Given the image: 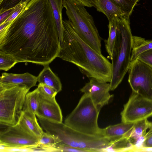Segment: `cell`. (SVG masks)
Instances as JSON below:
<instances>
[{
    "label": "cell",
    "mask_w": 152,
    "mask_h": 152,
    "mask_svg": "<svg viewBox=\"0 0 152 152\" xmlns=\"http://www.w3.org/2000/svg\"><path fill=\"white\" fill-rule=\"evenodd\" d=\"M61 49L49 0H30L21 13L0 32V53L18 63L49 65Z\"/></svg>",
    "instance_id": "6da1fadb"
},
{
    "label": "cell",
    "mask_w": 152,
    "mask_h": 152,
    "mask_svg": "<svg viewBox=\"0 0 152 152\" xmlns=\"http://www.w3.org/2000/svg\"><path fill=\"white\" fill-rule=\"evenodd\" d=\"M63 23V43L58 57L76 65L88 77L110 82L112 63L80 37L69 20Z\"/></svg>",
    "instance_id": "7a4b0ae2"
},
{
    "label": "cell",
    "mask_w": 152,
    "mask_h": 152,
    "mask_svg": "<svg viewBox=\"0 0 152 152\" xmlns=\"http://www.w3.org/2000/svg\"><path fill=\"white\" fill-rule=\"evenodd\" d=\"M41 126L46 132L55 136L59 141L58 145L66 146L85 152L105 151L112 145L107 138L85 134L71 128L62 122L51 121L38 118Z\"/></svg>",
    "instance_id": "3957f363"
},
{
    "label": "cell",
    "mask_w": 152,
    "mask_h": 152,
    "mask_svg": "<svg viewBox=\"0 0 152 152\" xmlns=\"http://www.w3.org/2000/svg\"><path fill=\"white\" fill-rule=\"evenodd\" d=\"M117 20V32L111 58L112 74L110 82V91L114 90L121 83L131 61L133 36L129 20L123 18Z\"/></svg>",
    "instance_id": "277c9868"
},
{
    "label": "cell",
    "mask_w": 152,
    "mask_h": 152,
    "mask_svg": "<svg viewBox=\"0 0 152 152\" xmlns=\"http://www.w3.org/2000/svg\"><path fill=\"white\" fill-rule=\"evenodd\" d=\"M68 20L80 37L98 53L102 54L101 38L92 16L85 6L76 0H63Z\"/></svg>",
    "instance_id": "5b68a950"
},
{
    "label": "cell",
    "mask_w": 152,
    "mask_h": 152,
    "mask_svg": "<svg viewBox=\"0 0 152 152\" xmlns=\"http://www.w3.org/2000/svg\"><path fill=\"white\" fill-rule=\"evenodd\" d=\"M100 111L90 96L84 94L75 108L65 119L64 124L83 133L102 137V129L98 124Z\"/></svg>",
    "instance_id": "8992f818"
},
{
    "label": "cell",
    "mask_w": 152,
    "mask_h": 152,
    "mask_svg": "<svg viewBox=\"0 0 152 152\" xmlns=\"http://www.w3.org/2000/svg\"><path fill=\"white\" fill-rule=\"evenodd\" d=\"M30 88L25 85L0 88V124L6 126L17 124Z\"/></svg>",
    "instance_id": "52a82bcc"
},
{
    "label": "cell",
    "mask_w": 152,
    "mask_h": 152,
    "mask_svg": "<svg viewBox=\"0 0 152 152\" xmlns=\"http://www.w3.org/2000/svg\"><path fill=\"white\" fill-rule=\"evenodd\" d=\"M128 70L132 91L152 100V67L137 58L131 61Z\"/></svg>",
    "instance_id": "ba28073f"
},
{
    "label": "cell",
    "mask_w": 152,
    "mask_h": 152,
    "mask_svg": "<svg viewBox=\"0 0 152 152\" xmlns=\"http://www.w3.org/2000/svg\"><path fill=\"white\" fill-rule=\"evenodd\" d=\"M121 115L122 122L130 123L152 117V100L132 91Z\"/></svg>",
    "instance_id": "9c48e42d"
},
{
    "label": "cell",
    "mask_w": 152,
    "mask_h": 152,
    "mask_svg": "<svg viewBox=\"0 0 152 152\" xmlns=\"http://www.w3.org/2000/svg\"><path fill=\"white\" fill-rule=\"evenodd\" d=\"M39 139L32 135L19 124L7 127L0 132V143L9 147L23 148L37 145Z\"/></svg>",
    "instance_id": "30bf717a"
},
{
    "label": "cell",
    "mask_w": 152,
    "mask_h": 152,
    "mask_svg": "<svg viewBox=\"0 0 152 152\" xmlns=\"http://www.w3.org/2000/svg\"><path fill=\"white\" fill-rule=\"evenodd\" d=\"M110 83L91 78L80 91L89 95L95 105L100 110L108 104L111 95Z\"/></svg>",
    "instance_id": "8fae6325"
},
{
    "label": "cell",
    "mask_w": 152,
    "mask_h": 152,
    "mask_svg": "<svg viewBox=\"0 0 152 152\" xmlns=\"http://www.w3.org/2000/svg\"><path fill=\"white\" fill-rule=\"evenodd\" d=\"M38 107L36 113L40 118L54 122H62L63 116L61 108L55 97L50 98L44 94L39 87Z\"/></svg>",
    "instance_id": "7c38bea8"
},
{
    "label": "cell",
    "mask_w": 152,
    "mask_h": 152,
    "mask_svg": "<svg viewBox=\"0 0 152 152\" xmlns=\"http://www.w3.org/2000/svg\"><path fill=\"white\" fill-rule=\"evenodd\" d=\"M37 77L26 72L16 74L3 73L0 77V88L10 87L18 85H25L30 89L35 86Z\"/></svg>",
    "instance_id": "4fadbf2b"
},
{
    "label": "cell",
    "mask_w": 152,
    "mask_h": 152,
    "mask_svg": "<svg viewBox=\"0 0 152 152\" xmlns=\"http://www.w3.org/2000/svg\"><path fill=\"white\" fill-rule=\"evenodd\" d=\"M133 126L134 123L122 122L121 123L109 126L102 129L101 135L108 139L112 144L123 139L130 138Z\"/></svg>",
    "instance_id": "5bb4252c"
},
{
    "label": "cell",
    "mask_w": 152,
    "mask_h": 152,
    "mask_svg": "<svg viewBox=\"0 0 152 152\" xmlns=\"http://www.w3.org/2000/svg\"><path fill=\"white\" fill-rule=\"evenodd\" d=\"M92 6L97 11L104 14L108 21L115 18H126L121 10L112 0H93Z\"/></svg>",
    "instance_id": "9a60e30c"
},
{
    "label": "cell",
    "mask_w": 152,
    "mask_h": 152,
    "mask_svg": "<svg viewBox=\"0 0 152 152\" xmlns=\"http://www.w3.org/2000/svg\"><path fill=\"white\" fill-rule=\"evenodd\" d=\"M18 123L28 133L39 139L44 132L36 114L32 113L23 111Z\"/></svg>",
    "instance_id": "2e32d148"
},
{
    "label": "cell",
    "mask_w": 152,
    "mask_h": 152,
    "mask_svg": "<svg viewBox=\"0 0 152 152\" xmlns=\"http://www.w3.org/2000/svg\"><path fill=\"white\" fill-rule=\"evenodd\" d=\"M37 77L39 83L53 88L58 93L61 91L62 85L60 80L52 71L49 65L44 66L43 69Z\"/></svg>",
    "instance_id": "e0dca14e"
},
{
    "label": "cell",
    "mask_w": 152,
    "mask_h": 152,
    "mask_svg": "<svg viewBox=\"0 0 152 152\" xmlns=\"http://www.w3.org/2000/svg\"><path fill=\"white\" fill-rule=\"evenodd\" d=\"M53 10L55 20L61 47L63 43V32L64 31L62 17L63 0H49Z\"/></svg>",
    "instance_id": "ac0fdd59"
},
{
    "label": "cell",
    "mask_w": 152,
    "mask_h": 152,
    "mask_svg": "<svg viewBox=\"0 0 152 152\" xmlns=\"http://www.w3.org/2000/svg\"><path fill=\"white\" fill-rule=\"evenodd\" d=\"M152 48V40H145L141 37L133 36L131 61H133L142 53Z\"/></svg>",
    "instance_id": "d6986e66"
},
{
    "label": "cell",
    "mask_w": 152,
    "mask_h": 152,
    "mask_svg": "<svg viewBox=\"0 0 152 152\" xmlns=\"http://www.w3.org/2000/svg\"><path fill=\"white\" fill-rule=\"evenodd\" d=\"M152 127V122L147 119L142 120L134 123V126L130 135V138L135 145L139 140L143 138L146 131Z\"/></svg>",
    "instance_id": "ffe728a7"
},
{
    "label": "cell",
    "mask_w": 152,
    "mask_h": 152,
    "mask_svg": "<svg viewBox=\"0 0 152 152\" xmlns=\"http://www.w3.org/2000/svg\"><path fill=\"white\" fill-rule=\"evenodd\" d=\"M39 90L37 87L33 91L26 94L23 108V111L36 114L39 105Z\"/></svg>",
    "instance_id": "44dd1931"
},
{
    "label": "cell",
    "mask_w": 152,
    "mask_h": 152,
    "mask_svg": "<svg viewBox=\"0 0 152 152\" xmlns=\"http://www.w3.org/2000/svg\"><path fill=\"white\" fill-rule=\"evenodd\" d=\"M109 36L105 41V46L106 51L110 58H111L116 40L118 29L117 19H114L109 21Z\"/></svg>",
    "instance_id": "7402d4cb"
},
{
    "label": "cell",
    "mask_w": 152,
    "mask_h": 152,
    "mask_svg": "<svg viewBox=\"0 0 152 152\" xmlns=\"http://www.w3.org/2000/svg\"><path fill=\"white\" fill-rule=\"evenodd\" d=\"M121 10L126 18L129 20L134 6L140 0H112Z\"/></svg>",
    "instance_id": "603a6c76"
},
{
    "label": "cell",
    "mask_w": 152,
    "mask_h": 152,
    "mask_svg": "<svg viewBox=\"0 0 152 152\" xmlns=\"http://www.w3.org/2000/svg\"><path fill=\"white\" fill-rule=\"evenodd\" d=\"M59 143L58 140L55 136L46 132H44L37 145L54 147Z\"/></svg>",
    "instance_id": "cb8c5ba5"
},
{
    "label": "cell",
    "mask_w": 152,
    "mask_h": 152,
    "mask_svg": "<svg viewBox=\"0 0 152 152\" xmlns=\"http://www.w3.org/2000/svg\"><path fill=\"white\" fill-rule=\"evenodd\" d=\"M18 63L12 58L0 53V70L7 71Z\"/></svg>",
    "instance_id": "d4e9b609"
},
{
    "label": "cell",
    "mask_w": 152,
    "mask_h": 152,
    "mask_svg": "<svg viewBox=\"0 0 152 152\" xmlns=\"http://www.w3.org/2000/svg\"><path fill=\"white\" fill-rule=\"evenodd\" d=\"M29 1L20 2L15 7L12 14L3 23L13 21L21 13Z\"/></svg>",
    "instance_id": "484cf974"
},
{
    "label": "cell",
    "mask_w": 152,
    "mask_h": 152,
    "mask_svg": "<svg viewBox=\"0 0 152 152\" xmlns=\"http://www.w3.org/2000/svg\"><path fill=\"white\" fill-rule=\"evenodd\" d=\"M30 0H3L0 3V12L7 9L14 8L20 2L29 1Z\"/></svg>",
    "instance_id": "4316f807"
},
{
    "label": "cell",
    "mask_w": 152,
    "mask_h": 152,
    "mask_svg": "<svg viewBox=\"0 0 152 152\" xmlns=\"http://www.w3.org/2000/svg\"><path fill=\"white\" fill-rule=\"evenodd\" d=\"M141 146L142 149H152V127L143 138Z\"/></svg>",
    "instance_id": "83f0119b"
},
{
    "label": "cell",
    "mask_w": 152,
    "mask_h": 152,
    "mask_svg": "<svg viewBox=\"0 0 152 152\" xmlns=\"http://www.w3.org/2000/svg\"><path fill=\"white\" fill-rule=\"evenodd\" d=\"M38 86L39 87L43 93L49 97H55L58 93L57 91L53 88L42 83H39Z\"/></svg>",
    "instance_id": "f1b7e54d"
},
{
    "label": "cell",
    "mask_w": 152,
    "mask_h": 152,
    "mask_svg": "<svg viewBox=\"0 0 152 152\" xmlns=\"http://www.w3.org/2000/svg\"><path fill=\"white\" fill-rule=\"evenodd\" d=\"M137 58L152 67V48L142 53Z\"/></svg>",
    "instance_id": "f546056e"
},
{
    "label": "cell",
    "mask_w": 152,
    "mask_h": 152,
    "mask_svg": "<svg viewBox=\"0 0 152 152\" xmlns=\"http://www.w3.org/2000/svg\"><path fill=\"white\" fill-rule=\"evenodd\" d=\"M28 147L31 152H57L56 149L53 146L37 145Z\"/></svg>",
    "instance_id": "4dcf8cb0"
},
{
    "label": "cell",
    "mask_w": 152,
    "mask_h": 152,
    "mask_svg": "<svg viewBox=\"0 0 152 152\" xmlns=\"http://www.w3.org/2000/svg\"><path fill=\"white\" fill-rule=\"evenodd\" d=\"M14 7L5 10L0 12V25L3 23L12 14Z\"/></svg>",
    "instance_id": "1f68e13d"
},
{
    "label": "cell",
    "mask_w": 152,
    "mask_h": 152,
    "mask_svg": "<svg viewBox=\"0 0 152 152\" xmlns=\"http://www.w3.org/2000/svg\"><path fill=\"white\" fill-rule=\"evenodd\" d=\"M85 7H91L92 6L93 0H76Z\"/></svg>",
    "instance_id": "d6a6232c"
},
{
    "label": "cell",
    "mask_w": 152,
    "mask_h": 152,
    "mask_svg": "<svg viewBox=\"0 0 152 152\" xmlns=\"http://www.w3.org/2000/svg\"><path fill=\"white\" fill-rule=\"evenodd\" d=\"M11 22H7L4 23L0 25V32L3 30Z\"/></svg>",
    "instance_id": "836d02e7"
},
{
    "label": "cell",
    "mask_w": 152,
    "mask_h": 152,
    "mask_svg": "<svg viewBox=\"0 0 152 152\" xmlns=\"http://www.w3.org/2000/svg\"><path fill=\"white\" fill-rule=\"evenodd\" d=\"M3 0H0V3Z\"/></svg>",
    "instance_id": "e575fe53"
}]
</instances>
